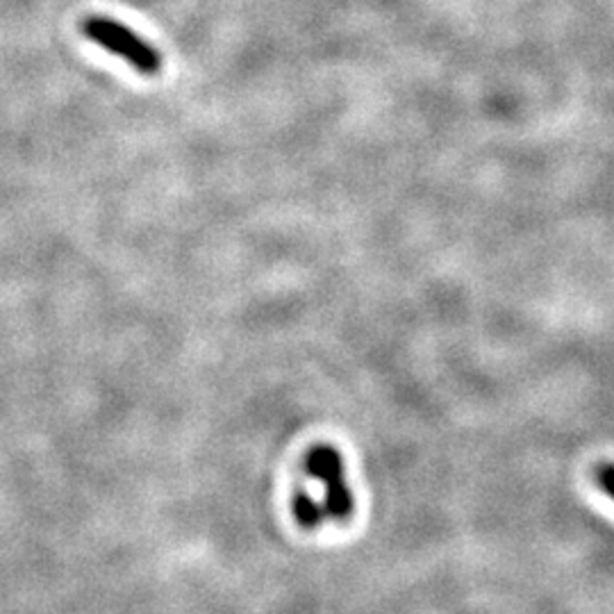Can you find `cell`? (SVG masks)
Masks as SVG:
<instances>
[{
  "label": "cell",
  "instance_id": "obj_1",
  "mask_svg": "<svg viewBox=\"0 0 614 614\" xmlns=\"http://www.w3.org/2000/svg\"><path fill=\"white\" fill-rule=\"evenodd\" d=\"M307 473L319 494H298L294 512L300 526L317 528L326 521H344L353 515V494L346 481L344 458L338 449L323 444L307 456Z\"/></svg>",
  "mask_w": 614,
  "mask_h": 614
},
{
  "label": "cell",
  "instance_id": "obj_2",
  "mask_svg": "<svg viewBox=\"0 0 614 614\" xmlns=\"http://www.w3.org/2000/svg\"><path fill=\"white\" fill-rule=\"evenodd\" d=\"M85 35L96 42L101 48L119 55L126 62H130L139 73L153 75L160 71V55L155 52V48L139 39L132 31H128L126 25L111 21V19H103V16H94L90 21H85L82 25Z\"/></svg>",
  "mask_w": 614,
  "mask_h": 614
},
{
  "label": "cell",
  "instance_id": "obj_3",
  "mask_svg": "<svg viewBox=\"0 0 614 614\" xmlns=\"http://www.w3.org/2000/svg\"><path fill=\"white\" fill-rule=\"evenodd\" d=\"M594 483L599 489L614 500V462H601L594 469Z\"/></svg>",
  "mask_w": 614,
  "mask_h": 614
}]
</instances>
